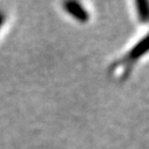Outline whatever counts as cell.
I'll return each instance as SVG.
<instances>
[{"label": "cell", "mask_w": 149, "mask_h": 149, "mask_svg": "<svg viewBox=\"0 0 149 149\" xmlns=\"http://www.w3.org/2000/svg\"><path fill=\"white\" fill-rule=\"evenodd\" d=\"M148 35H143L142 39L139 40L122 58L115 60L113 63L109 66L108 73L109 74H114L118 70V78L120 81H125L128 79L129 74L132 73V69L134 67V65L136 63L137 60H140L142 58V55H144L148 51Z\"/></svg>", "instance_id": "cell-1"}, {"label": "cell", "mask_w": 149, "mask_h": 149, "mask_svg": "<svg viewBox=\"0 0 149 149\" xmlns=\"http://www.w3.org/2000/svg\"><path fill=\"white\" fill-rule=\"evenodd\" d=\"M65 11L73 17L75 20H78L79 22H87L89 20V14L86 11V8L80 4V3H75V1H66L62 4Z\"/></svg>", "instance_id": "cell-2"}, {"label": "cell", "mask_w": 149, "mask_h": 149, "mask_svg": "<svg viewBox=\"0 0 149 149\" xmlns=\"http://www.w3.org/2000/svg\"><path fill=\"white\" fill-rule=\"evenodd\" d=\"M137 18L141 22H147L148 20V3L147 0H137L135 3Z\"/></svg>", "instance_id": "cell-3"}, {"label": "cell", "mask_w": 149, "mask_h": 149, "mask_svg": "<svg viewBox=\"0 0 149 149\" xmlns=\"http://www.w3.org/2000/svg\"><path fill=\"white\" fill-rule=\"evenodd\" d=\"M4 21H5V14L0 11V27L3 26V24H4Z\"/></svg>", "instance_id": "cell-4"}]
</instances>
